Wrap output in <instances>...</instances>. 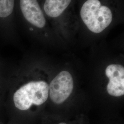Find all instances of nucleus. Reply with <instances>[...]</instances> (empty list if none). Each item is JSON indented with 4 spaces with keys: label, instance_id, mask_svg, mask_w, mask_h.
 I'll use <instances>...</instances> for the list:
<instances>
[{
    "label": "nucleus",
    "instance_id": "20e7f679",
    "mask_svg": "<svg viewBox=\"0 0 124 124\" xmlns=\"http://www.w3.org/2000/svg\"><path fill=\"white\" fill-rule=\"evenodd\" d=\"M49 95V85L43 80H29L14 92L13 102L20 110L26 111L33 106H39L46 102Z\"/></svg>",
    "mask_w": 124,
    "mask_h": 124
},
{
    "label": "nucleus",
    "instance_id": "7ed1b4c3",
    "mask_svg": "<svg viewBox=\"0 0 124 124\" xmlns=\"http://www.w3.org/2000/svg\"><path fill=\"white\" fill-rule=\"evenodd\" d=\"M49 23L60 37L70 39L78 33L75 0H39Z\"/></svg>",
    "mask_w": 124,
    "mask_h": 124
},
{
    "label": "nucleus",
    "instance_id": "39448f33",
    "mask_svg": "<svg viewBox=\"0 0 124 124\" xmlns=\"http://www.w3.org/2000/svg\"><path fill=\"white\" fill-rule=\"evenodd\" d=\"M74 80L71 74L66 70L60 72L51 82L49 86V96L56 104L66 101L74 89Z\"/></svg>",
    "mask_w": 124,
    "mask_h": 124
},
{
    "label": "nucleus",
    "instance_id": "423d86ee",
    "mask_svg": "<svg viewBox=\"0 0 124 124\" xmlns=\"http://www.w3.org/2000/svg\"><path fill=\"white\" fill-rule=\"evenodd\" d=\"M105 75L109 79L107 91L110 95L120 97L124 94V68L119 64H111L107 67Z\"/></svg>",
    "mask_w": 124,
    "mask_h": 124
},
{
    "label": "nucleus",
    "instance_id": "f03ea898",
    "mask_svg": "<svg viewBox=\"0 0 124 124\" xmlns=\"http://www.w3.org/2000/svg\"><path fill=\"white\" fill-rule=\"evenodd\" d=\"M15 19L18 29L41 41L60 38L46 17L39 0H16Z\"/></svg>",
    "mask_w": 124,
    "mask_h": 124
},
{
    "label": "nucleus",
    "instance_id": "f257e3e1",
    "mask_svg": "<svg viewBox=\"0 0 124 124\" xmlns=\"http://www.w3.org/2000/svg\"><path fill=\"white\" fill-rule=\"evenodd\" d=\"M78 33L97 37L123 24L124 0H75Z\"/></svg>",
    "mask_w": 124,
    "mask_h": 124
},
{
    "label": "nucleus",
    "instance_id": "0eeeda50",
    "mask_svg": "<svg viewBox=\"0 0 124 124\" xmlns=\"http://www.w3.org/2000/svg\"><path fill=\"white\" fill-rule=\"evenodd\" d=\"M58 124H67L66 123H64V122H61V123H59Z\"/></svg>",
    "mask_w": 124,
    "mask_h": 124
}]
</instances>
